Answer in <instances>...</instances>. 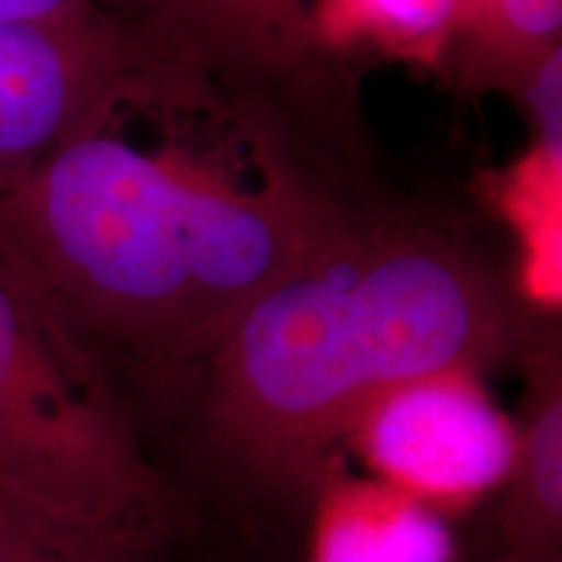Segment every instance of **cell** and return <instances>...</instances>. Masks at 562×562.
<instances>
[{
  "mask_svg": "<svg viewBox=\"0 0 562 562\" xmlns=\"http://www.w3.org/2000/svg\"><path fill=\"white\" fill-rule=\"evenodd\" d=\"M513 286L427 222H351L258 294L191 368L201 453L237 501L307 513L362 412L414 378L516 362L537 328Z\"/></svg>",
  "mask_w": 562,
  "mask_h": 562,
  "instance_id": "obj_1",
  "label": "cell"
},
{
  "mask_svg": "<svg viewBox=\"0 0 562 562\" xmlns=\"http://www.w3.org/2000/svg\"><path fill=\"white\" fill-rule=\"evenodd\" d=\"M351 222L284 167L243 180L110 123L0 182V263L110 378L172 381Z\"/></svg>",
  "mask_w": 562,
  "mask_h": 562,
  "instance_id": "obj_2",
  "label": "cell"
},
{
  "mask_svg": "<svg viewBox=\"0 0 562 562\" xmlns=\"http://www.w3.org/2000/svg\"><path fill=\"white\" fill-rule=\"evenodd\" d=\"M0 482L40 508L161 544L178 518L115 381L0 263Z\"/></svg>",
  "mask_w": 562,
  "mask_h": 562,
  "instance_id": "obj_3",
  "label": "cell"
},
{
  "mask_svg": "<svg viewBox=\"0 0 562 562\" xmlns=\"http://www.w3.org/2000/svg\"><path fill=\"white\" fill-rule=\"evenodd\" d=\"M188 83L191 76L104 9L0 21V182L115 123L123 108L186 97Z\"/></svg>",
  "mask_w": 562,
  "mask_h": 562,
  "instance_id": "obj_4",
  "label": "cell"
},
{
  "mask_svg": "<svg viewBox=\"0 0 562 562\" xmlns=\"http://www.w3.org/2000/svg\"><path fill=\"white\" fill-rule=\"evenodd\" d=\"M347 446L370 476L451 516L492 501L513 456V419L472 370L414 378L375 398Z\"/></svg>",
  "mask_w": 562,
  "mask_h": 562,
  "instance_id": "obj_5",
  "label": "cell"
},
{
  "mask_svg": "<svg viewBox=\"0 0 562 562\" xmlns=\"http://www.w3.org/2000/svg\"><path fill=\"white\" fill-rule=\"evenodd\" d=\"M186 74H294L315 55L311 0H100Z\"/></svg>",
  "mask_w": 562,
  "mask_h": 562,
  "instance_id": "obj_6",
  "label": "cell"
},
{
  "mask_svg": "<svg viewBox=\"0 0 562 562\" xmlns=\"http://www.w3.org/2000/svg\"><path fill=\"white\" fill-rule=\"evenodd\" d=\"M524 396L513 419V456L495 492L497 550L529 560L562 558V349L552 323H537L516 360Z\"/></svg>",
  "mask_w": 562,
  "mask_h": 562,
  "instance_id": "obj_7",
  "label": "cell"
},
{
  "mask_svg": "<svg viewBox=\"0 0 562 562\" xmlns=\"http://www.w3.org/2000/svg\"><path fill=\"white\" fill-rule=\"evenodd\" d=\"M305 518V562H461L451 516L344 467L318 484Z\"/></svg>",
  "mask_w": 562,
  "mask_h": 562,
  "instance_id": "obj_8",
  "label": "cell"
},
{
  "mask_svg": "<svg viewBox=\"0 0 562 562\" xmlns=\"http://www.w3.org/2000/svg\"><path fill=\"white\" fill-rule=\"evenodd\" d=\"M484 199L518 243L516 290L531 313L562 305V146L533 140L505 170L482 180Z\"/></svg>",
  "mask_w": 562,
  "mask_h": 562,
  "instance_id": "obj_9",
  "label": "cell"
},
{
  "mask_svg": "<svg viewBox=\"0 0 562 562\" xmlns=\"http://www.w3.org/2000/svg\"><path fill=\"white\" fill-rule=\"evenodd\" d=\"M323 55L372 50L442 70L453 34V0H311Z\"/></svg>",
  "mask_w": 562,
  "mask_h": 562,
  "instance_id": "obj_10",
  "label": "cell"
},
{
  "mask_svg": "<svg viewBox=\"0 0 562 562\" xmlns=\"http://www.w3.org/2000/svg\"><path fill=\"white\" fill-rule=\"evenodd\" d=\"M562 0H490L480 21L451 42L440 74L463 87L516 91L560 47Z\"/></svg>",
  "mask_w": 562,
  "mask_h": 562,
  "instance_id": "obj_11",
  "label": "cell"
},
{
  "mask_svg": "<svg viewBox=\"0 0 562 562\" xmlns=\"http://www.w3.org/2000/svg\"><path fill=\"white\" fill-rule=\"evenodd\" d=\"M0 562H161L136 542L40 508L0 482Z\"/></svg>",
  "mask_w": 562,
  "mask_h": 562,
  "instance_id": "obj_12",
  "label": "cell"
},
{
  "mask_svg": "<svg viewBox=\"0 0 562 562\" xmlns=\"http://www.w3.org/2000/svg\"><path fill=\"white\" fill-rule=\"evenodd\" d=\"M513 94L524 102L533 140L562 146V47L544 55Z\"/></svg>",
  "mask_w": 562,
  "mask_h": 562,
  "instance_id": "obj_13",
  "label": "cell"
},
{
  "mask_svg": "<svg viewBox=\"0 0 562 562\" xmlns=\"http://www.w3.org/2000/svg\"><path fill=\"white\" fill-rule=\"evenodd\" d=\"M94 9L100 0H0V21H53Z\"/></svg>",
  "mask_w": 562,
  "mask_h": 562,
  "instance_id": "obj_14",
  "label": "cell"
},
{
  "mask_svg": "<svg viewBox=\"0 0 562 562\" xmlns=\"http://www.w3.org/2000/svg\"><path fill=\"white\" fill-rule=\"evenodd\" d=\"M490 0H453V34L451 42L456 37H461L463 32H469L472 26L480 21V16L487 9ZM451 47V45H448Z\"/></svg>",
  "mask_w": 562,
  "mask_h": 562,
  "instance_id": "obj_15",
  "label": "cell"
},
{
  "mask_svg": "<svg viewBox=\"0 0 562 562\" xmlns=\"http://www.w3.org/2000/svg\"><path fill=\"white\" fill-rule=\"evenodd\" d=\"M480 562H562V558H547V560H529V558H518V554H508V552H501L497 550L495 554H490L487 560H480Z\"/></svg>",
  "mask_w": 562,
  "mask_h": 562,
  "instance_id": "obj_16",
  "label": "cell"
}]
</instances>
